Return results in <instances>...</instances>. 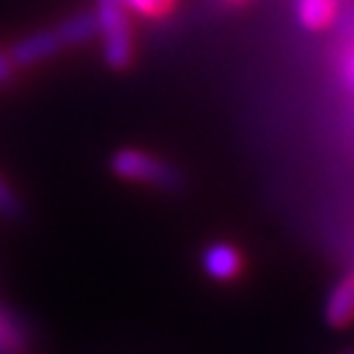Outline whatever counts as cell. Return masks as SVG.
<instances>
[{"instance_id": "277c9868", "label": "cell", "mask_w": 354, "mask_h": 354, "mask_svg": "<svg viewBox=\"0 0 354 354\" xmlns=\"http://www.w3.org/2000/svg\"><path fill=\"white\" fill-rule=\"evenodd\" d=\"M241 252L226 241H215L203 252V270L213 281H234L241 273Z\"/></svg>"}, {"instance_id": "ba28073f", "label": "cell", "mask_w": 354, "mask_h": 354, "mask_svg": "<svg viewBox=\"0 0 354 354\" xmlns=\"http://www.w3.org/2000/svg\"><path fill=\"white\" fill-rule=\"evenodd\" d=\"M26 333L16 323V317L0 307V354H24Z\"/></svg>"}, {"instance_id": "3957f363", "label": "cell", "mask_w": 354, "mask_h": 354, "mask_svg": "<svg viewBox=\"0 0 354 354\" xmlns=\"http://www.w3.org/2000/svg\"><path fill=\"white\" fill-rule=\"evenodd\" d=\"M61 50H64V42L58 37V32L55 29H39V32H32L19 42H13L8 53H11L13 64L19 68H29V66L48 61Z\"/></svg>"}, {"instance_id": "7a4b0ae2", "label": "cell", "mask_w": 354, "mask_h": 354, "mask_svg": "<svg viewBox=\"0 0 354 354\" xmlns=\"http://www.w3.org/2000/svg\"><path fill=\"white\" fill-rule=\"evenodd\" d=\"M111 168L118 178L124 181H137L158 189H178L181 187V174L176 165H171L163 158L147 155L145 150H121L113 155Z\"/></svg>"}, {"instance_id": "7c38bea8", "label": "cell", "mask_w": 354, "mask_h": 354, "mask_svg": "<svg viewBox=\"0 0 354 354\" xmlns=\"http://www.w3.org/2000/svg\"><path fill=\"white\" fill-rule=\"evenodd\" d=\"M344 79H346V84L354 89V50L346 55V68H344Z\"/></svg>"}, {"instance_id": "8992f818", "label": "cell", "mask_w": 354, "mask_h": 354, "mask_svg": "<svg viewBox=\"0 0 354 354\" xmlns=\"http://www.w3.org/2000/svg\"><path fill=\"white\" fill-rule=\"evenodd\" d=\"M294 13L307 32H323L336 21L339 0H294Z\"/></svg>"}, {"instance_id": "9c48e42d", "label": "cell", "mask_w": 354, "mask_h": 354, "mask_svg": "<svg viewBox=\"0 0 354 354\" xmlns=\"http://www.w3.org/2000/svg\"><path fill=\"white\" fill-rule=\"evenodd\" d=\"M129 13H137L142 19H163L174 11L171 0H121Z\"/></svg>"}, {"instance_id": "9a60e30c", "label": "cell", "mask_w": 354, "mask_h": 354, "mask_svg": "<svg viewBox=\"0 0 354 354\" xmlns=\"http://www.w3.org/2000/svg\"><path fill=\"white\" fill-rule=\"evenodd\" d=\"M171 3H176V0H171Z\"/></svg>"}, {"instance_id": "52a82bcc", "label": "cell", "mask_w": 354, "mask_h": 354, "mask_svg": "<svg viewBox=\"0 0 354 354\" xmlns=\"http://www.w3.org/2000/svg\"><path fill=\"white\" fill-rule=\"evenodd\" d=\"M58 37L64 42V48H76V45H84L92 37H97V19L95 11H79L74 16L64 19L61 24L55 26Z\"/></svg>"}, {"instance_id": "30bf717a", "label": "cell", "mask_w": 354, "mask_h": 354, "mask_svg": "<svg viewBox=\"0 0 354 354\" xmlns=\"http://www.w3.org/2000/svg\"><path fill=\"white\" fill-rule=\"evenodd\" d=\"M19 213H21V203H19L16 192L0 178V215L3 218H16Z\"/></svg>"}, {"instance_id": "5bb4252c", "label": "cell", "mask_w": 354, "mask_h": 354, "mask_svg": "<svg viewBox=\"0 0 354 354\" xmlns=\"http://www.w3.org/2000/svg\"><path fill=\"white\" fill-rule=\"evenodd\" d=\"M344 354H354V352H344Z\"/></svg>"}, {"instance_id": "4fadbf2b", "label": "cell", "mask_w": 354, "mask_h": 354, "mask_svg": "<svg viewBox=\"0 0 354 354\" xmlns=\"http://www.w3.org/2000/svg\"><path fill=\"white\" fill-rule=\"evenodd\" d=\"M223 3H241V0H223Z\"/></svg>"}, {"instance_id": "6da1fadb", "label": "cell", "mask_w": 354, "mask_h": 354, "mask_svg": "<svg viewBox=\"0 0 354 354\" xmlns=\"http://www.w3.org/2000/svg\"><path fill=\"white\" fill-rule=\"evenodd\" d=\"M95 19L97 35L102 39V58L105 64L121 71L134 58V39L129 26V11L121 0H95Z\"/></svg>"}, {"instance_id": "5b68a950", "label": "cell", "mask_w": 354, "mask_h": 354, "mask_svg": "<svg viewBox=\"0 0 354 354\" xmlns=\"http://www.w3.org/2000/svg\"><path fill=\"white\" fill-rule=\"evenodd\" d=\"M326 323L333 328H344L354 320V273L344 276L326 297V307H323Z\"/></svg>"}, {"instance_id": "8fae6325", "label": "cell", "mask_w": 354, "mask_h": 354, "mask_svg": "<svg viewBox=\"0 0 354 354\" xmlns=\"http://www.w3.org/2000/svg\"><path fill=\"white\" fill-rule=\"evenodd\" d=\"M16 68H19V66L13 64L11 53L0 50V84H8L13 79V74H16Z\"/></svg>"}]
</instances>
